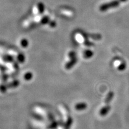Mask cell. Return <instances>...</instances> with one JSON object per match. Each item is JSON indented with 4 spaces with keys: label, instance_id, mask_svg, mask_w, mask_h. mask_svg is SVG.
Here are the masks:
<instances>
[{
    "label": "cell",
    "instance_id": "cell-1",
    "mask_svg": "<svg viewBox=\"0 0 129 129\" xmlns=\"http://www.w3.org/2000/svg\"><path fill=\"white\" fill-rule=\"evenodd\" d=\"M119 5H120V1H112L110 3H107V4L101 5L100 6V10L102 11H105L110 8L117 7V6H118Z\"/></svg>",
    "mask_w": 129,
    "mask_h": 129
},
{
    "label": "cell",
    "instance_id": "cell-11",
    "mask_svg": "<svg viewBox=\"0 0 129 129\" xmlns=\"http://www.w3.org/2000/svg\"><path fill=\"white\" fill-rule=\"evenodd\" d=\"M21 44L23 47H26L28 45V42L26 39H23L21 42Z\"/></svg>",
    "mask_w": 129,
    "mask_h": 129
},
{
    "label": "cell",
    "instance_id": "cell-3",
    "mask_svg": "<svg viewBox=\"0 0 129 129\" xmlns=\"http://www.w3.org/2000/svg\"><path fill=\"white\" fill-rule=\"evenodd\" d=\"M77 59L76 58L71 59V60L68 61L67 64H66L65 67L67 69H70L76 64L77 62Z\"/></svg>",
    "mask_w": 129,
    "mask_h": 129
},
{
    "label": "cell",
    "instance_id": "cell-10",
    "mask_svg": "<svg viewBox=\"0 0 129 129\" xmlns=\"http://www.w3.org/2000/svg\"><path fill=\"white\" fill-rule=\"evenodd\" d=\"M17 58V61L19 62V63H23V62H24L25 60V58L24 57V55L23 54H19V55H18Z\"/></svg>",
    "mask_w": 129,
    "mask_h": 129
},
{
    "label": "cell",
    "instance_id": "cell-18",
    "mask_svg": "<svg viewBox=\"0 0 129 129\" xmlns=\"http://www.w3.org/2000/svg\"><path fill=\"white\" fill-rule=\"evenodd\" d=\"M127 1V0H120L121 2H125V1Z\"/></svg>",
    "mask_w": 129,
    "mask_h": 129
},
{
    "label": "cell",
    "instance_id": "cell-17",
    "mask_svg": "<svg viewBox=\"0 0 129 129\" xmlns=\"http://www.w3.org/2000/svg\"><path fill=\"white\" fill-rule=\"evenodd\" d=\"M48 19L47 18H45L44 19H43L42 22L43 23V24H45V23L48 22Z\"/></svg>",
    "mask_w": 129,
    "mask_h": 129
},
{
    "label": "cell",
    "instance_id": "cell-5",
    "mask_svg": "<svg viewBox=\"0 0 129 129\" xmlns=\"http://www.w3.org/2000/svg\"><path fill=\"white\" fill-rule=\"evenodd\" d=\"M73 121L72 118L71 117H69L65 123V129H70L73 124Z\"/></svg>",
    "mask_w": 129,
    "mask_h": 129
},
{
    "label": "cell",
    "instance_id": "cell-14",
    "mask_svg": "<svg viewBox=\"0 0 129 129\" xmlns=\"http://www.w3.org/2000/svg\"><path fill=\"white\" fill-rule=\"evenodd\" d=\"M58 125V123L57 122H54L52 124H51V127H50V128L53 129H55V128H57Z\"/></svg>",
    "mask_w": 129,
    "mask_h": 129
},
{
    "label": "cell",
    "instance_id": "cell-2",
    "mask_svg": "<svg viewBox=\"0 0 129 129\" xmlns=\"http://www.w3.org/2000/svg\"><path fill=\"white\" fill-rule=\"evenodd\" d=\"M87 104L85 102H80L75 105V109L78 111H83L87 109Z\"/></svg>",
    "mask_w": 129,
    "mask_h": 129
},
{
    "label": "cell",
    "instance_id": "cell-4",
    "mask_svg": "<svg viewBox=\"0 0 129 129\" xmlns=\"http://www.w3.org/2000/svg\"><path fill=\"white\" fill-rule=\"evenodd\" d=\"M20 85V81L18 80H15L7 84L8 88H15L18 87Z\"/></svg>",
    "mask_w": 129,
    "mask_h": 129
},
{
    "label": "cell",
    "instance_id": "cell-16",
    "mask_svg": "<svg viewBox=\"0 0 129 129\" xmlns=\"http://www.w3.org/2000/svg\"><path fill=\"white\" fill-rule=\"evenodd\" d=\"M8 77L7 75H6V74L3 75V76H2V80L3 81H6V80H8Z\"/></svg>",
    "mask_w": 129,
    "mask_h": 129
},
{
    "label": "cell",
    "instance_id": "cell-7",
    "mask_svg": "<svg viewBox=\"0 0 129 129\" xmlns=\"http://www.w3.org/2000/svg\"><path fill=\"white\" fill-rule=\"evenodd\" d=\"M33 78V74L32 73L30 72H26L24 75V79L26 81H30L32 80Z\"/></svg>",
    "mask_w": 129,
    "mask_h": 129
},
{
    "label": "cell",
    "instance_id": "cell-6",
    "mask_svg": "<svg viewBox=\"0 0 129 129\" xmlns=\"http://www.w3.org/2000/svg\"><path fill=\"white\" fill-rule=\"evenodd\" d=\"M110 108L109 106H105V107H103L100 110V115L101 116L106 115L108 113L109 110H110Z\"/></svg>",
    "mask_w": 129,
    "mask_h": 129
},
{
    "label": "cell",
    "instance_id": "cell-15",
    "mask_svg": "<svg viewBox=\"0 0 129 129\" xmlns=\"http://www.w3.org/2000/svg\"><path fill=\"white\" fill-rule=\"evenodd\" d=\"M68 56L71 59H73V58H75V53L73 52H70L68 54Z\"/></svg>",
    "mask_w": 129,
    "mask_h": 129
},
{
    "label": "cell",
    "instance_id": "cell-8",
    "mask_svg": "<svg viewBox=\"0 0 129 129\" xmlns=\"http://www.w3.org/2000/svg\"><path fill=\"white\" fill-rule=\"evenodd\" d=\"M92 55H93V52L90 50H86L84 52V57L86 59L90 58Z\"/></svg>",
    "mask_w": 129,
    "mask_h": 129
},
{
    "label": "cell",
    "instance_id": "cell-9",
    "mask_svg": "<svg viewBox=\"0 0 129 129\" xmlns=\"http://www.w3.org/2000/svg\"><path fill=\"white\" fill-rule=\"evenodd\" d=\"M8 89V87L7 85L2 84L0 85V92H1L2 93H5L7 91Z\"/></svg>",
    "mask_w": 129,
    "mask_h": 129
},
{
    "label": "cell",
    "instance_id": "cell-13",
    "mask_svg": "<svg viewBox=\"0 0 129 129\" xmlns=\"http://www.w3.org/2000/svg\"><path fill=\"white\" fill-rule=\"evenodd\" d=\"M4 60H5V61L7 62H12L13 61L12 58L11 56H6V57H5L4 58Z\"/></svg>",
    "mask_w": 129,
    "mask_h": 129
},
{
    "label": "cell",
    "instance_id": "cell-12",
    "mask_svg": "<svg viewBox=\"0 0 129 129\" xmlns=\"http://www.w3.org/2000/svg\"><path fill=\"white\" fill-rule=\"evenodd\" d=\"M125 67H126V64L123 63V64H122L120 66H119L118 69L119 71H122L124 70V69H125Z\"/></svg>",
    "mask_w": 129,
    "mask_h": 129
}]
</instances>
